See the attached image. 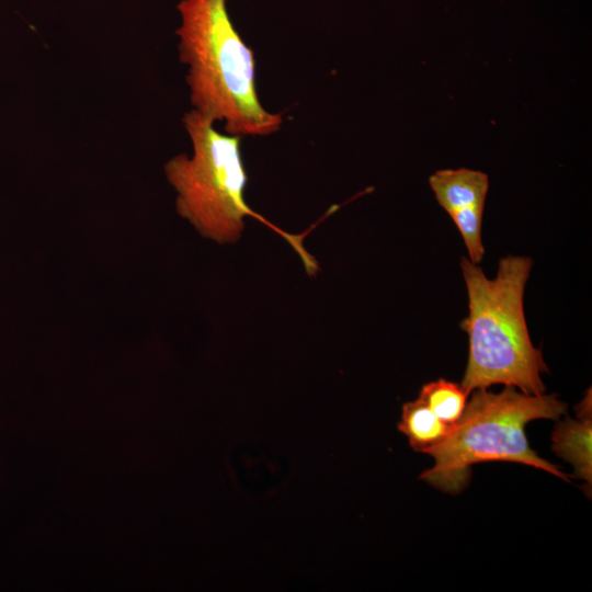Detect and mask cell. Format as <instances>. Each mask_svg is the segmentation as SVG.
Masks as SVG:
<instances>
[{"label": "cell", "mask_w": 592, "mask_h": 592, "mask_svg": "<svg viewBox=\"0 0 592 592\" xmlns=\"http://www.w3.org/2000/svg\"><path fill=\"white\" fill-rule=\"evenodd\" d=\"M451 426L419 398L402 406L398 423V430L408 437L410 446L421 453L440 443Z\"/></svg>", "instance_id": "obj_7"}, {"label": "cell", "mask_w": 592, "mask_h": 592, "mask_svg": "<svg viewBox=\"0 0 592 592\" xmlns=\"http://www.w3.org/2000/svg\"><path fill=\"white\" fill-rule=\"evenodd\" d=\"M533 261L508 255L499 261L494 278L463 258L460 267L468 295V316L459 327L468 334L469 355L460 383L473 390L496 384L513 386L526 395L545 392L542 373L548 367L530 338L523 296Z\"/></svg>", "instance_id": "obj_2"}, {"label": "cell", "mask_w": 592, "mask_h": 592, "mask_svg": "<svg viewBox=\"0 0 592 592\" xmlns=\"http://www.w3.org/2000/svg\"><path fill=\"white\" fill-rule=\"evenodd\" d=\"M179 57L189 68L193 109L223 122L226 133L269 136L281 128V114L265 110L255 87L252 49L237 32L227 0H181Z\"/></svg>", "instance_id": "obj_1"}, {"label": "cell", "mask_w": 592, "mask_h": 592, "mask_svg": "<svg viewBox=\"0 0 592 592\" xmlns=\"http://www.w3.org/2000/svg\"><path fill=\"white\" fill-rule=\"evenodd\" d=\"M591 437V414L558 422L551 435L553 451L573 466L574 477L589 486L592 482Z\"/></svg>", "instance_id": "obj_6"}, {"label": "cell", "mask_w": 592, "mask_h": 592, "mask_svg": "<svg viewBox=\"0 0 592 592\" xmlns=\"http://www.w3.org/2000/svg\"><path fill=\"white\" fill-rule=\"evenodd\" d=\"M467 396L462 385L441 378L423 385L418 398L441 420L454 424L466 408Z\"/></svg>", "instance_id": "obj_8"}, {"label": "cell", "mask_w": 592, "mask_h": 592, "mask_svg": "<svg viewBox=\"0 0 592 592\" xmlns=\"http://www.w3.org/2000/svg\"><path fill=\"white\" fill-rule=\"evenodd\" d=\"M462 417L436 445L425 449L433 467L420 478L447 493H458L468 483L471 465L506 460L528 465L570 479L559 467L542 458L528 444L525 425L537 419L557 420L567 405L556 395L533 396L505 386L502 391L473 390Z\"/></svg>", "instance_id": "obj_4"}, {"label": "cell", "mask_w": 592, "mask_h": 592, "mask_svg": "<svg viewBox=\"0 0 592 592\" xmlns=\"http://www.w3.org/2000/svg\"><path fill=\"white\" fill-rule=\"evenodd\" d=\"M485 206H473L449 214L467 248L469 260L479 263L485 254L481 226Z\"/></svg>", "instance_id": "obj_9"}, {"label": "cell", "mask_w": 592, "mask_h": 592, "mask_svg": "<svg viewBox=\"0 0 592 592\" xmlns=\"http://www.w3.org/2000/svg\"><path fill=\"white\" fill-rule=\"evenodd\" d=\"M437 203L451 213L473 206H485L489 178L477 170L460 168L434 172L429 179Z\"/></svg>", "instance_id": "obj_5"}, {"label": "cell", "mask_w": 592, "mask_h": 592, "mask_svg": "<svg viewBox=\"0 0 592 592\" xmlns=\"http://www.w3.org/2000/svg\"><path fill=\"white\" fill-rule=\"evenodd\" d=\"M183 126L193 153H180L164 164L168 181L177 191V210L205 238L235 243L244 229V218L253 217L288 241L309 275L318 263L303 244L306 235H292L278 228L246 202L248 174L240 152L241 136L221 134L214 121L196 110L186 112Z\"/></svg>", "instance_id": "obj_3"}]
</instances>
